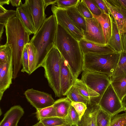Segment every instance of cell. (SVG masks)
Here are the masks:
<instances>
[{
	"label": "cell",
	"mask_w": 126,
	"mask_h": 126,
	"mask_svg": "<svg viewBox=\"0 0 126 126\" xmlns=\"http://www.w3.org/2000/svg\"><path fill=\"white\" fill-rule=\"evenodd\" d=\"M71 102L67 97L55 101L53 106L55 110L57 117L65 119L71 106Z\"/></svg>",
	"instance_id": "603a6c76"
},
{
	"label": "cell",
	"mask_w": 126,
	"mask_h": 126,
	"mask_svg": "<svg viewBox=\"0 0 126 126\" xmlns=\"http://www.w3.org/2000/svg\"><path fill=\"white\" fill-rule=\"evenodd\" d=\"M10 3V0H0V5L3 6L4 4L8 5Z\"/></svg>",
	"instance_id": "f6af8a7d"
},
{
	"label": "cell",
	"mask_w": 126,
	"mask_h": 126,
	"mask_svg": "<svg viewBox=\"0 0 126 126\" xmlns=\"http://www.w3.org/2000/svg\"><path fill=\"white\" fill-rule=\"evenodd\" d=\"M36 110V117L39 121L45 118L57 117L55 110L53 105Z\"/></svg>",
	"instance_id": "4316f807"
},
{
	"label": "cell",
	"mask_w": 126,
	"mask_h": 126,
	"mask_svg": "<svg viewBox=\"0 0 126 126\" xmlns=\"http://www.w3.org/2000/svg\"><path fill=\"white\" fill-rule=\"evenodd\" d=\"M39 121L46 126H57L69 124L65 119L57 117L45 118Z\"/></svg>",
	"instance_id": "f546056e"
},
{
	"label": "cell",
	"mask_w": 126,
	"mask_h": 126,
	"mask_svg": "<svg viewBox=\"0 0 126 126\" xmlns=\"http://www.w3.org/2000/svg\"><path fill=\"white\" fill-rule=\"evenodd\" d=\"M24 113V110L20 106L15 105L11 107L5 114L0 122V126H17Z\"/></svg>",
	"instance_id": "ac0fdd59"
},
{
	"label": "cell",
	"mask_w": 126,
	"mask_h": 126,
	"mask_svg": "<svg viewBox=\"0 0 126 126\" xmlns=\"http://www.w3.org/2000/svg\"><path fill=\"white\" fill-rule=\"evenodd\" d=\"M57 0H43L44 9L45 10L46 7L49 5L54 4L56 3Z\"/></svg>",
	"instance_id": "b9f144b4"
},
{
	"label": "cell",
	"mask_w": 126,
	"mask_h": 126,
	"mask_svg": "<svg viewBox=\"0 0 126 126\" xmlns=\"http://www.w3.org/2000/svg\"><path fill=\"white\" fill-rule=\"evenodd\" d=\"M66 95L72 102H82L87 105L89 101L81 95L74 85L70 88Z\"/></svg>",
	"instance_id": "484cf974"
},
{
	"label": "cell",
	"mask_w": 126,
	"mask_h": 126,
	"mask_svg": "<svg viewBox=\"0 0 126 126\" xmlns=\"http://www.w3.org/2000/svg\"><path fill=\"white\" fill-rule=\"evenodd\" d=\"M79 0H57L56 3L59 8L63 9L75 6Z\"/></svg>",
	"instance_id": "74e56055"
},
{
	"label": "cell",
	"mask_w": 126,
	"mask_h": 126,
	"mask_svg": "<svg viewBox=\"0 0 126 126\" xmlns=\"http://www.w3.org/2000/svg\"><path fill=\"white\" fill-rule=\"evenodd\" d=\"M74 85L81 95L88 101L99 96L98 94L90 88L81 79H77Z\"/></svg>",
	"instance_id": "cb8c5ba5"
},
{
	"label": "cell",
	"mask_w": 126,
	"mask_h": 126,
	"mask_svg": "<svg viewBox=\"0 0 126 126\" xmlns=\"http://www.w3.org/2000/svg\"><path fill=\"white\" fill-rule=\"evenodd\" d=\"M81 80L90 88L98 94L100 99L111 83L110 78L107 75L83 70Z\"/></svg>",
	"instance_id": "8992f818"
},
{
	"label": "cell",
	"mask_w": 126,
	"mask_h": 126,
	"mask_svg": "<svg viewBox=\"0 0 126 126\" xmlns=\"http://www.w3.org/2000/svg\"><path fill=\"white\" fill-rule=\"evenodd\" d=\"M55 46L67 62L75 78L78 79L83 70L84 54L79 42L57 23Z\"/></svg>",
	"instance_id": "6da1fadb"
},
{
	"label": "cell",
	"mask_w": 126,
	"mask_h": 126,
	"mask_svg": "<svg viewBox=\"0 0 126 126\" xmlns=\"http://www.w3.org/2000/svg\"><path fill=\"white\" fill-rule=\"evenodd\" d=\"M57 23L52 15L46 18L37 32L30 41L33 45L36 57V70L42 67L47 54L55 46Z\"/></svg>",
	"instance_id": "3957f363"
},
{
	"label": "cell",
	"mask_w": 126,
	"mask_h": 126,
	"mask_svg": "<svg viewBox=\"0 0 126 126\" xmlns=\"http://www.w3.org/2000/svg\"><path fill=\"white\" fill-rule=\"evenodd\" d=\"M100 109L111 117L123 111V107L111 83L102 95L99 103Z\"/></svg>",
	"instance_id": "52a82bcc"
},
{
	"label": "cell",
	"mask_w": 126,
	"mask_h": 126,
	"mask_svg": "<svg viewBox=\"0 0 126 126\" xmlns=\"http://www.w3.org/2000/svg\"><path fill=\"white\" fill-rule=\"evenodd\" d=\"M10 3L13 6L20 7L22 4L21 0H10Z\"/></svg>",
	"instance_id": "60d3db41"
},
{
	"label": "cell",
	"mask_w": 126,
	"mask_h": 126,
	"mask_svg": "<svg viewBox=\"0 0 126 126\" xmlns=\"http://www.w3.org/2000/svg\"><path fill=\"white\" fill-rule=\"evenodd\" d=\"M75 6L80 14L85 18H91L94 17L83 0H79Z\"/></svg>",
	"instance_id": "e575fe53"
},
{
	"label": "cell",
	"mask_w": 126,
	"mask_h": 126,
	"mask_svg": "<svg viewBox=\"0 0 126 126\" xmlns=\"http://www.w3.org/2000/svg\"><path fill=\"white\" fill-rule=\"evenodd\" d=\"M65 9L69 18L84 35L86 29L85 18L80 14L75 6L71 7Z\"/></svg>",
	"instance_id": "ffe728a7"
},
{
	"label": "cell",
	"mask_w": 126,
	"mask_h": 126,
	"mask_svg": "<svg viewBox=\"0 0 126 126\" xmlns=\"http://www.w3.org/2000/svg\"><path fill=\"white\" fill-rule=\"evenodd\" d=\"M111 83L120 100L122 101L126 95V77L116 82Z\"/></svg>",
	"instance_id": "d4e9b609"
},
{
	"label": "cell",
	"mask_w": 126,
	"mask_h": 126,
	"mask_svg": "<svg viewBox=\"0 0 126 126\" xmlns=\"http://www.w3.org/2000/svg\"><path fill=\"white\" fill-rule=\"evenodd\" d=\"M7 10L3 6L0 5V14L5 13Z\"/></svg>",
	"instance_id": "bcb514c9"
},
{
	"label": "cell",
	"mask_w": 126,
	"mask_h": 126,
	"mask_svg": "<svg viewBox=\"0 0 126 126\" xmlns=\"http://www.w3.org/2000/svg\"><path fill=\"white\" fill-rule=\"evenodd\" d=\"M104 13L110 15V12L104 0H92Z\"/></svg>",
	"instance_id": "ab89813d"
},
{
	"label": "cell",
	"mask_w": 126,
	"mask_h": 126,
	"mask_svg": "<svg viewBox=\"0 0 126 126\" xmlns=\"http://www.w3.org/2000/svg\"><path fill=\"white\" fill-rule=\"evenodd\" d=\"M12 57L10 48L6 43L0 46V63H6Z\"/></svg>",
	"instance_id": "1f68e13d"
},
{
	"label": "cell",
	"mask_w": 126,
	"mask_h": 126,
	"mask_svg": "<svg viewBox=\"0 0 126 126\" xmlns=\"http://www.w3.org/2000/svg\"><path fill=\"white\" fill-rule=\"evenodd\" d=\"M6 63H0V73L2 71Z\"/></svg>",
	"instance_id": "681fc988"
},
{
	"label": "cell",
	"mask_w": 126,
	"mask_h": 126,
	"mask_svg": "<svg viewBox=\"0 0 126 126\" xmlns=\"http://www.w3.org/2000/svg\"><path fill=\"white\" fill-rule=\"evenodd\" d=\"M16 16L20 20L23 26L30 35L35 34L33 19L28 0H26L16 10Z\"/></svg>",
	"instance_id": "9a60e30c"
},
{
	"label": "cell",
	"mask_w": 126,
	"mask_h": 126,
	"mask_svg": "<svg viewBox=\"0 0 126 126\" xmlns=\"http://www.w3.org/2000/svg\"><path fill=\"white\" fill-rule=\"evenodd\" d=\"M112 20V34L109 45L116 52H121L124 51L120 34L115 20L111 15Z\"/></svg>",
	"instance_id": "7402d4cb"
},
{
	"label": "cell",
	"mask_w": 126,
	"mask_h": 126,
	"mask_svg": "<svg viewBox=\"0 0 126 126\" xmlns=\"http://www.w3.org/2000/svg\"><path fill=\"white\" fill-rule=\"evenodd\" d=\"M123 111H124L125 112L126 111V107H124Z\"/></svg>",
	"instance_id": "f907efd6"
},
{
	"label": "cell",
	"mask_w": 126,
	"mask_h": 126,
	"mask_svg": "<svg viewBox=\"0 0 126 126\" xmlns=\"http://www.w3.org/2000/svg\"><path fill=\"white\" fill-rule=\"evenodd\" d=\"M99 101L94 99L89 101L87 109L78 122L77 126H97L96 118L100 109Z\"/></svg>",
	"instance_id": "5bb4252c"
},
{
	"label": "cell",
	"mask_w": 126,
	"mask_h": 126,
	"mask_svg": "<svg viewBox=\"0 0 126 126\" xmlns=\"http://www.w3.org/2000/svg\"><path fill=\"white\" fill-rule=\"evenodd\" d=\"M67 61L62 56L60 60V83L62 95H66L76 80Z\"/></svg>",
	"instance_id": "7c38bea8"
},
{
	"label": "cell",
	"mask_w": 126,
	"mask_h": 126,
	"mask_svg": "<svg viewBox=\"0 0 126 126\" xmlns=\"http://www.w3.org/2000/svg\"><path fill=\"white\" fill-rule=\"evenodd\" d=\"M32 16L35 34L46 19L43 0H28Z\"/></svg>",
	"instance_id": "4fadbf2b"
},
{
	"label": "cell",
	"mask_w": 126,
	"mask_h": 126,
	"mask_svg": "<svg viewBox=\"0 0 126 126\" xmlns=\"http://www.w3.org/2000/svg\"><path fill=\"white\" fill-rule=\"evenodd\" d=\"M121 39L124 51L126 50V33L121 36Z\"/></svg>",
	"instance_id": "7bdbcfd3"
},
{
	"label": "cell",
	"mask_w": 126,
	"mask_h": 126,
	"mask_svg": "<svg viewBox=\"0 0 126 126\" xmlns=\"http://www.w3.org/2000/svg\"><path fill=\"white\" fill-rule=\"evenodd\" d=\"M27 101L37 110L52 106L55 102L51 95L32 88L24 93Z\"/></svg>",
	"instance_id": "9c48e42d"
},
{
	"label": "cell",
	"mask_w": 126,
	"mask_h": 126,
	"mask_svg": "<svg viewBox=\"0 0 126 126\" xmlns=\"http://www.w3.org/2000/svg\"><path fill=\"white\" fill-rule=\"evenodd\" d=\"M79 42L84 54L87 53L100 54L116 52L109 45H99L87 41L84 39Z\"/></svg>",
	"instance_id": "2e32d148"
},
{
	"label": "cell",
	"mask_w": 126,
	"mask_h": 126,
	"mask_svg": "<svg viewBox=\"0 0 126 126\" xmlns=\"http://www.w3.org/2000/svg\"><path fill=\"white\" fill-rule=\"evenodd\" d=\"M51 10L57 23L62 27L79 42L83 39L84 35L76 27L67 15L65 9L52 5Z\"/></svg>",
	"instance_id": "ba28073f"
},
{
	"label": "cell",
	"mask_w": 126,
	"mask_h": 126,
	"mask_svg": "<svg viewBox=\"0 0 126 126\" xmlns=\"http://www.w3.org/2000/svg\"><path fill=\"white\" fill-rule=\"evenodd\" d=\"M28 56L29 63V73L31 74L35 70L36 67V57L35 51L32 45L29 42L26 45Z\"/></svg>",
	"instance_id": "f1b7e54d"
},
{
	"label": "cell",
	"mask_w": 126,
	"mask_h": 126,
	"mask_svg": "<svg viewBox=\"0 0 126 126\" xmlns=\"http://www.w3.org/2000/svg\"><path fill=\"white\" fill-rule=\"evenodd\" d=\"M86 29L83 39L97 44L106 45L101 25L96 18H85Z\"/></svg>",
	"instance_id": "8fae6325"
},
{
	"label": "cell",
	"mask_w": 126,
	"mask_h": 126,
	"mask_svg": "<svg viewBox=\"0 0 126 126\" xmlns=\"http://www.w3.org/2000/svg\"><path fill=\"white\" fill-rule=\"evenodd\" d=\"M101 25L102 29L105 43L108 45L111 38L112 32V23L110 15L105 13L98 16H93Z\"/></svg>",
	"instance_id": "d6986e66"
},
{
	"label": "cell",
	"mask_w": 126,
	"mask_h": 126,
	"mask_svg": "<svg viewBox=\"0 0 126 126\" xmlns=\"http://www.w3.org/2000/svg\"><path fill=\"white\" fill-rule=\"evenodd\" d=\"M65 119L68 123L72 126H77L78 122L80 120L79 116L74 108L72 105Z\"/></svg>",
	"instance_id": "d6a6232c"
},
{
	"label": "cell",
	"mask_w": 126,
	"mask_h": 126,
	"mask_svg": "<svg viewBox=\"0 0 126 126\" xmlns=\"http://www.w3.org/2000/svg\"><path fill=\"white\" fill-rule=\"evenodd\" d=\"M121 4L126 9V0H118Z\"/></svg>",
	"instance_id": "7dc6e473"
},
{
	"label": "cell",
	"mask_w": 126,
	"mask_h": 126,
	"mask_svg": "<svg viewBox=\"0 0 126 126\" xmlns=\"http://www.w3.org/2000/svg\"><path fill=\"white\" fill-rule=\"evenodd\" d=\"M62 56L55 46L49 51L44 61L43 66L44 76L49 86L54 91L56 97H60V60Z\"/></svg>",
	"instance_id": "5b68a950"
},
{
	"label": "cell",
	"mask_w": 126,
	"mask_h": 126,
	"mask_svg": "<svg viewBox=\"0 0 126 126\" xmlns=\"http://www.w3.org/2000/svg\"><path fill=\"white\" fill-rule=\"evenodd\" d=\"M13 68L12 58L5 63L0 73V100L2 98L5 91L12 84L13 78Z\"/></svg>",
	"instance_id": "e0dca14e"
},
{
	"label": "cell",
	"mask_w": 126,
	"mask_h": 126,
	"mask_svg": "<svg viewBox=\"0 0 126 126\" xmlns=\"http://www.w3.org/2000/svg\"><path fill=\"white\" fill-rule=\"evenodd\" d=\"M114 18L121 36L126 33V9L118 0H104Z\"/></svg>",
	"instance_id": "30bf717a"
},
{
	"label": "cell",
	"mask_w": 126,
	"mask_h": 126,
	"mask_svg": "<svg viewBox=\"0 0 126 126\" xmlns=\"http://www.w3.org/2000/svg\"><path fill=\"white\" fill-rule=\"evenodd\" d=\"M116 114L111 117L110 126H126V111Z\"/></svg>",
	"instance_id": "836d02e7"
},
{
	"label": "cell",
	"mask_w": 126,
	"mask_h": 126,
	"mask_svg": "<svg viewBox=\"0 0 126 126\" xmlns=\"http://www.w3.org/2000/svg\"><path fill=\"white\" fill-rule=\"evenodd\" d=\"M126 77V52H120L119 59L115 70L110 78L111 82H116Z\"/></svg>",
	"instance_id": "44dd1931"
},
{
	"label": "cell",
	"mask_w": 126,
	"mask_h": 126,
	"mask_svg": "<svg viewBox=\"0 0 126 126\" xmlns=\"http://www.w3.org/2000/svg\"><path fill=\"white\" fill-rule=\"evenodd\" d=\"M16 11L7 10L5 13L0 14V40L2 39L4 27L10 19L16 16Z\"/></svg>",
	"instance_id": "83f0119b"
},
{
	"label": "cell",
	"mask_w": 126,
	"mask_h": 126,
	"mask_svg": "<svg viewBox=\"0 0 126 126\" xmlns=\"http://www.w3.org/2000/svg\"><path fill=\"white\" fill-rule=\"evenodd\" d=\"M71 105L78 114L80 119L87 109V105L82 102H72Z\"/></svg>",
	"instance_id": "f35d334b"
},
{
	"label": "cell",
	"mask_w": 126,
	"mask_h": 126,
	"mask_svg": "<svg viewBox=\"0 0 126 126\" xmlns=\"http://www.w3.org/2000/svg\"><path fill=\"white\" fill-rule=\"evenodd\" d=\"M123 107H126V95L123 98L121 101Z\"/></svg>",
	"instance_id": "c3c4849f"
},
{
	"label": "cell",
	"mask_w": 126,
	"mask_h": 126,
	"mask_svg": "<svg viewBox=\"0 0 126 126\" xmlns=\"http://www.w3.org/2000/svg\"><path fill=\"white\" fill-rule=\"evenodd\" d=\"M111 117L100 109L97 115V126H110Z\"/></svg>",
	"instance_id": "4dcf8cb0"
},
{
	"label": "cell",
	"mask_w": 126,
	"mask_h": 126,
	"mask_svg": "<svg viewBox=\"0 0 126 126\" xmlns=\"http://www.w3.org/2000/svg\"><path fill=\"white\" fill-rule=\"evenodd\" d=\"M6 43L10 48L13 65V78L16 79L22 65L24 48L30 42L29 33L16 16L9 19L5 26Z\"/></svg>",
	"instance_id": "7a4b0ae2"
},
{
	"label": "cell",
	"mask_w": 126,
	"mask_h": 126,
	"mask_svg": "<svg viewBox=\"0 0 126 126\" xmlns=\"http://www.w3.org/2000/svg\"><path fill=\"white\" fill-rule=\"evenodd\" d=\"M93 16H98L104 13L92 0H83Z\"/></svg>",
	"instance_id": "d590c367"
},
{
	"label": "cell",
	"mask_w": 126,
	"mask_h": 126,
	"mask_svg": "<svg viewBox=\"0 0 126 126\" xmlns=\"http://www.w3.org/2000/svg\"></svg>",
	"instance_id": "816d5d0a"
},
{
	"label": "cell",
	"mask_w": 126,
	"mask_h": 126,
	"mask_svg": "<svg viewBox=\"0 0 126 126\" xmlns=\"http://www.w3.org/2000/svg\"><path fill=\"white\" fill-rule=\"evenodd\" d=\"M22 68L21 71L25 72L29 74V63L27 49L26 45L23 52L22 61Z\"/></svg>",
	"instance_id": "8d00e7d4"
},
{
	"label": "cell",
	"mask_w": 126,
	"mask_h": 126,
	"mask_svg": "<svg viewBox=\"0 0 126 126\" xmlns=\"http://www.w3.org/2000/svg\"><path fill=\"white\" fill-rule=\"evenodd\" d=\"M120 54V52H117L100 54H84L83 70L105 74L111 78L117 65Z\"/></svg>",
	"instance_id": "277c9868"
},
{
	"label": "cell",
	"mask_w": 126,
	"mask_h": 126,
	"mask_svg": "<svg viewBox=\"0 0 126 126\" xmlns=\"http://www.w3.org/2000/svg\"><path fill=\"white\" fill-rule=\"evenodd\" d=\"M32 126H46L44 125L41 122L39 121L36 124ZM57 126H72L69 124Z\"/></svg>",
	"instance_id": "ee69618b"
}]
</instances>
